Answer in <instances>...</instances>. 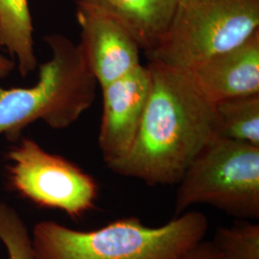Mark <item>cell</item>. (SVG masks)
Returning a JSON list of instances; mask_svg holds the SVG:
<instances>
[{"label":"cell","instance_id":"cell-15","mask_svg":"<svg viewBox=\"0 0 259 259\" xmlns=\"http://www.w3.org/2000/svg\"><path fill=\"white\" fill-rule=\"evenodd\" d=\"M178 259H220L212 242L200 241Z\"/></svg>","mask_w":259,"mask_h":259},{"label":"cell","instance_id":"cell-2","mask_svg":"<svg viewBox=\"0 0 259 259\" xmlns=\"http://www.w3.org/2000/svg\"><path fill=\"white\" fill-rule=\"evenodd\" d=\"M208 225L200 211L183 213L160 227L129 217L89 232L42 221L33 230L32 245L35 259H178L204 239Z\"/></svg>","mask_w":259,"mask_h":259},{"label":"cell","instance_id":"cell-3","mask_svg":"<svg viewBox=\"0 0 259 259\" xmlns=\"http://www.w3.org/2000/svg\"><path fill=\"white\" fill-rule=\"evenodd\" d=\"M45 40L52 56L39 66L37 83L31 88L0 87V135L11 141H17L35 121L65 129L94 102L98 83L80 44L59 34L48 35Z\"/></svg>","mask_w":259,"mask_h":259},{"label":"cell","instance_id":"cell-12","mask_svg":"<svg viewBox=\"0 0 259 259\" xmlns=\"http://www.w3.org/2000/svg\"><path fill=\"white\" fill-rule=\"evenodd\" d=\"M215 137L259 147V93L213 103Z\"/></svg>","mask_w":259,"mask_h":259},{"label":"cell","instance_id":"cell-11","mask_svg":"<svg viewBox=\"0 0 259 259\" xmlns=\"http://www.w3.org/2000/svg\"><path fill=\"white\" fill-rule=\"evenodd\" d=\"M0 47L5 48L19 73L26 77L37 67L33 23L28 0H0Z\"/></svg>","mask_w":259,"mask_h":259},{"label":"cell","instance_id":"cell-8","mask_svg":"<svg viewBox=\"0 0 259 259\" xmlns=\"http://www.w3.org/2000/svg\"><path fill=\"white\" fill-rule=\"evenodd\" d=\"M83 55L103 88L130 74L141 65L140 47L129 31L101 10L77 2Z\"/></svg>","mask_w":259,"mask_h":259},{"label":"cell","instance_id":"cell-10","mask_svg":"<svg viewBox=\"0 0 259 259\" xmlns=\"http://www.w3.org/2000/svg\"><path fill=\"white\" fill-rule=\"evenodd\" d=\"M116 19L137 40L146 56L160 44L178 0H78Z\"/></svg>","mask_w":259,"mask_h":259},{"label":"cell","instance_id":"cell-6","mask_svg":"<svg viewBox=\"0 0 259 259\" xmlns=\"http://www.w3.org/2000/svg\"><path fill=\"white\" fill-rule=\"evenodd\" d=\"M8 184L39 207L59 209L79 220L96 206L99 186L93 177L66 158L53 155L31 139L7 154Z\"/></svg>","mask_w":259,"mask_h":259},{"label":"cell","instance_id":"cell-7","mask_svg":"<svg viewBox=\"0 0 259 259\" xmlns=\"http://www.w3.org/2000/svg\"><path fill=\"white\" fill-rule=\"evenodd\" d=\"M147 65L101 88L103 112L98 137L99 148L111 169L128 154L139 131L150 92Z\"/></svg>","mask_w":259,"mask_h":259},{"label":"cell","instance_id":"cell-9","mask_svg":"<svg viewBox=\"0 0 259 259\" xmlns=\"http://www.w3.org/2000/svg\"><path fill=\"white\" fill-rule=\"evenodd\" d=\"M189 74L211 103L259 93V30L239 46L198 65Z\"/></svg>","mask_w":259,"mask_h":259},{"label":"cell","instance_id":"cell-4","mask_svg":"<svg viewBox=\"0 0 259 259\" xmlns=\"http://www.w3.org/2000/svg\"><path fill=\"white\" fill-rule=\"evenodd\" d=\"M259 30V0H178L166 33L150 61L191 71Z\"/></svg>","mask_w":259,"mask_h":259},{"label":"cell","instance_id":"cell-13","mask_svg":"<svg viewBox=\"0 0 259 259\" xmlns=\"http://www.w3.org/2000/svg\"><path fill=\"white\" fill-rule=\"evenodd\" d=\"M213 246L220 259H259V225L241 219L218 228Z\"/></svg>","mask_w":259,"mask_h":259},{"label":"cell","instance_id":"cell-5","mask_svg":"<svg viewBox=\"0 0 259 259\" xmlns=\"http://www.w3.org/2000/svg\"><path fill=\"white\" fill-rule=\"evenodd\" d=\"M206 204L239 219L259 218V147L214 137L178 184L175 215Z\"/></svg>","mask_w":259,"mask_h":259},{"label":"cell","instance_id":"cell-14","mask_svg":"<svg viewBox=\"0 0 259 259\" xmlns=\"http://www.w3.org/2000/svg\"><path fill=\"white\" fill-rule=\"evenodd\" d=\"M0 240L5 245L8 259H35L32 238L18 212L0 204Z\"/></svg>","mask_w":259,"mask_h":259},{"label":"cell","instance_id":"cell-1","mask_svg":"<svg viewBox=\"0 0 259 259\" xmlns=\"http://www.w3.org/2000/svg\"><path fill=\"white\" fill-rule=\"evenodd\" d=\"M151 84L139 131L128 154L111 171L146 185H178L215 137L213 103L189 72L150 61Z\"/></svg>","mask_w":259,"mask_h":259},{"label":"cell","instance_id":"cell-16","mask_svg":"<svg viewBox=\"0 0 259 259\" xmlns=\"http://www.w3.org/2000/svg\"><path fill=\"white\" fill-rule=\"evenodd\" d=\"M16 62L13 59L0 55V79L7 77L15 69Z\"/></svg>","mask_w":259,"mask_h":259}]
</instances>
